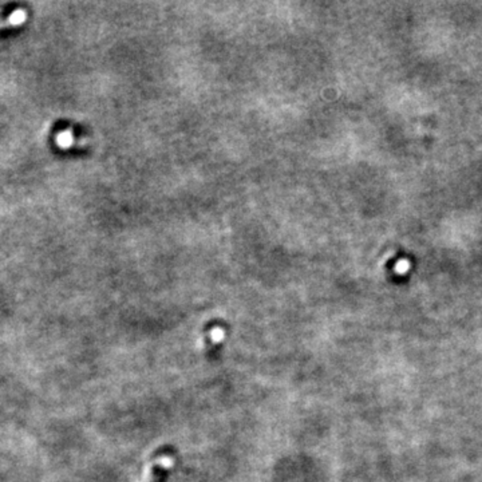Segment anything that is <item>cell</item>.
<instances>
[{"label":"cell","instance_id":"cell-1","mask_svg":"<svg viewBox=\"0 0 482 482\" xmlns=\"http://www.w3.org/2000/svg\"><path fill=\"white\" fill-rule=\"evenodd\" d=\"M24 19H26V14H24V11H22V9H16L14 14L11 15V18H9V22H11V24H14V26H18V24L23 23Z\"/></svg>","mask_w":482,"mask_h":482},{"label":"cell","instance_id":"cell-2","mask_svg":"<svg viewBox=\"0 0 482 482\" xmlns=\"http://www.w3.org/2000/svg\"><path fill=\"white\" fill-rule=\"evenodd\" d=\"M71 134H70L69 131H65V133H60L59 135H58V144L60 145V146H69L70 144H71Z\"/></svg>","mask_w":482,"mask_h":482}]
</instances>
